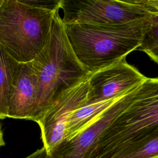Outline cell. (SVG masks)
I'll return each instance as SVG.
<instances>
[{"label":"cell","instance_id":"9a60e30c","mask_svg":"<svg viewBox=\"0 0 158 158\" xmlns=\"http://www.w3.org/2000/svg\"><path fill=\"white\" fill-rule=\"evenodd\" d=\"M5 145V142L4 140V136H3V133L1 129V126L0 124V147L3 146Z\"/></svg>","mask_w":158,"mask_h":158},{"label":"cell","instance_id":"30bf717a","mask_svg":"<svg viewBox=\"0 0 158 158\" xmlns=\"http://www.w3.org/2000/svg\"><path fill=\"white\" fill-rule=\"evenodd\" d=\"M120 98L93 103H86L75 110L68 121L65 140L72 138L86 128Z\"/></svg>","mask_w":158,"mask_h":158},{"label":"cell","instance_id":"3957f363","mask_svg":"<svg viewBox=\"0 0 158 158\" xmlns=\"http://www.w3.org/2000/svg\"><path fill=\"white\" fill-rule=\"evenodd\" d=\"M148 19L122 25H65L77 57L92 74L125 59L138 49Z\"/></svg>","mask_w":158,"mask_h":158},{"label":"cell","instance_id":"277c9868","mask_svg":"<svg viewBox=\"0 0 158 158\" xmlns=\"http://www.w3.org/2000/svg\"><path fill=\"white\" fill-rule=\"evenodd\" d=\"M158 135V78H147L129 105L111 122L87 158H101L125 145Z\"/></svg>","mask_w":158,"mask_h":158},{"label":"cell","instance_id":"52a82bcc","mask_svg":"<svg viewBox=\"0 0 158 158\" xmlns=\"http://www.w3.org/2000/svg\"><path fill=\"white\" fill-rule=\"evenodd\" d=\"M146 78L123 59L89 75V89L86 103L120 98L136 89Z\"/></svg>","mask_w":158,"mask_h":158},{"label":"cell","instance_id":"9c48e42d","mask_svg":"<svg viewBox=\"0 0 158 158\" xmlns=\"http://www.w3.org/2000/svg\"><path fill=\"white\" fill-rule=\"evenodd\" d=\"M38 96V78L30 62L19 63L9 90L7 117L33 121Z\"/></svg>","mask_w":158,"mask_h":158},{"label":"cell","instance_id":"ba28073f","mask_svg":"<svg viewBox=\"0 0 158 158\" xmlns=\"http://www.w3.org/2000/svg\"><path fill=\"white\" fill-rule=\"evenodd\" d=\"M137 88L118 98L76 136L62 141L48 154L49 158H87L89 152L105 130L129 105Z\"/></svg>","mask_w":158,"mask_h":158},{"label":"cell","instance_id":"8fae6325","mask_svg":"<svg viewBox=\"0 0 158 158\" xmlns=\"http://www.w3.org/2000/svg\"><path fill=\"white\" fill-rule=\"evenodd\" d=\"M19 63L0 44V120L7 117L9 90Z\"/></svg>","mask_w":158,"mask_h":158},{"label":"cell","instance_id":"7c38bea8","mask_svg":"<svg viewBox=\"0 0 158 158\" xmlns=\"http://www.w3.org/2000/svg\"><path fill=\"white\" fill-rule=\"evenodd\" d=\"M101 158H158V135L125 145Z\"/></svg>","mask_w":158,"mask_h":158},{"label":"cell","instance_id":"5b68a950","mask_svg":"<svg viewBox=\"0 0 158 158\" xmlns=\"http://www.w3.org/2000/svg\"><path fill=\"white\" fill-rule=\"evenodd\" d=\"M65 24L122 25L148 19L158 10L151 0H59Z\"/></svg>","mask_w":158,"mask_h":158},{"label":"cell","instance_id":"6da1fadb","mask_svg":"<svg viewBox=\"0 0 158 158\" xmlns=\"http://www.w3.org/2000/svg\"><path fill=\"white\" fill-rule=\"evenodd\" d=\"M30 64L38 81L36 122L62 93L89 75L72 48L59 9L54 15L46 44Z\"/></svg>","mask_w":158,"mask_h":158},{"label":"cell","instance_id":"8992f818","mask_svg":"<svg viewBox=\"0 0 158 158\" xmlns=\"http://www.w3.org/2000/svg\"><path fill=\"white\" fill-rule=\"evenodd\" d=\"M89 75L62 93L36 121L40 128L43 147L48 154L65 139L67 126L72 114L87 102Z\"/></svg>","mask_w":158,"mask_h":158},{"label":"cell","instance_id":"7a4b0ae2","mask_svg":"<svg viewBox=\"0 0 158 158\" xmlns=\"http://www.w3.org/2000/svg\"><path fill=\"white\" fill-rule=\"evenodd\" d=\"M59 0H2L0 44L18 62L32 61L46 44Z\"/></svg>","mask_w":158,"mask_h":158},{"label":"cell","instance_id":"4fadbf2b","mask_svg":"<svg viewBox=\"0 0 158 158\" xmlns=\"http://www.w3.org/2000/svg\"><path fill=\"white\" fill-rule=\"evenodd\" d=\"M138 49L158 64V10L152 13L148 19Z\"/></svg>","mask_w":158,"mask_h":158},{"label":"cell","instance_id":"2e32d148","mask_svg":"<svg viewBox=\"0 0 158 158\" xmlns=\"http://www.w3.org/2000/svg\"><path fill=\"white\" fill-rule=\"evenodd\" d=\"M151 1L154 6L156 7V9L158 10V0H151Z\"/></svg>","mask_w":158,"mask_h":158},{"label":"cell","instance_id":"e0dca14e","mask_svg":"<svg viewBox=\"0 0 158 158\" xmlns=\"http://www.w3.org/2000/svg\"><path fill=\"white\" fill-rule=\"evenodd\" d=\"M2 2V0H0V6H1V4Z\"/></svg>","mask_w":158,"mask_h":158},{"label":"cell","instance_id":"5bb4252c","mask_svg":"<svg viewBox=\"0 0 158 158\" xmlns=\"http://www.w3.org/2000/svg\"><path fill=\"white\" fill-rule=\"evenodd\" d=\"M24 158H49V156L45 148L43 147Z\"/></svg>","mask_w":158,"mask_h":158}]
</instances>
